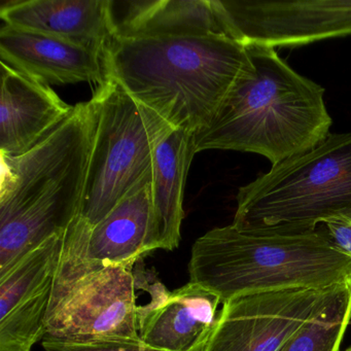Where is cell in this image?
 <instances>
[{
	"mask_svg": "<svg viewBox=\"0 0 351 351\" xmlns=\"http://www.w3.org/2000/svg\"><path fill=\"white\" fill-rule=\"evenodd\" d=\"M106 79L168 125L196 134L234 87L254 73L247 46L227 36L124 38L104 48Z\"/></svg>",
	"mask_w": 351,
	"mask_h": 351,
	"instance_id": "obj_1",
	"label": "cell"
},
{
	"mask_svg": "<svg viewBox=\"0 0 351 351\" xmlns=\"http://www.w3.org/2000/svg\"><path fill=\"white\" fill-rule=\"evenodd\" d=\"M247 48L254 73L232 89L210 124L194 135L195 152L256 154L276 166L330 134L326 90L291 69L276 49Z\"/></svg>",
	"mask_w": 351,
	"mask_h": 351,
	"instance_id": "obj_2",
	"label": "cell"
},
{
	"mask_svg": "<svg viewBox=\"0 0 351 351\" xmlns=\"http://www.w3.org/2000/svg\"><path fill=\"white\" fill-rule=\"evenodd\" d=\"M191 282L221 298L291 289H330L351 279V258L324 226L308 232L215 228L195 241Z\"/></svg>",
	"mask_w": 351,
	"mask_h": 351,
	"instance_id": "obj_3",
	"label": "cell"
},
{
	"mask_svg": "<svg viewBox=\"0 0 351 351\" xmlns=\"http://www.w3.org/2000/svg\"><path fill=\"white\" fill-rule=\"evenodd\" d=\"M234 227L308 232L336 217L351 219V132L330 133L238 191Z\"/></svg>",
	"mask_w": 351,
	"mask_h": 351,
	"instance_id": "obj_4",
	"label": "cell"
},
{
	"mask_svg": "<svg viewBox=\"0 0 351 351\" xmlns=\"http://www.w3.org/2000/svg\"><path fill=\"white\" fill-rule=\"evenodd\" d=\"M97 117L93 98L81 102L27 153L0 155V225L24 213L65 229L79 217Z\"/></svg>",
	"mask_w": 351,
	"mask_h": 351,
	"instance_id": "obj_5",
	"label": "cell"
},
{
	"mask_svg": "<svg viewBox=\"0 0 351 351\" xmlns=\"http://www.w3.org/2000/svg\"><path fill=\"white\" fill-rule=\"evenodd\" d=\"M169 293L143 258L83 273L53 289L45 338L141 341L147 318Z\"/></svg>",
	"mask_w": 351,
	"mask_h": 351,
	"instance_id": "obj_6",
	"label": "cell"
},
{
	"mask_svg": "<svg viewBox=\"0 0 351 351\" xmlns=\"http://www.w3.org/2000/svg\"><path fill=\"white\" fill-rule=\"evenodd\" d=\"M97 124L79 217L94 228L152 172L156 136L164 120L135 101L112 79L93 93Z\"/></svg>",
	"mask_w": 351,
	"mask_h": 351,
	"instance_id": "obj_7",
	"label": "cell"
},
{
	"mask_svg": "<svg viewBox=\"0 0 351 351\" xmlns=\"http://www.w3.org/2000/svg\"><path fill=\"white\" fill-rule=\"evenodd\" d=\"M152 172L94 228L77 217L64 235L53 289L89 271L136 263L154 252Z\"/></svg>",
	"mask_w": 351,
	"mask_h": 351,
	"instance_id": "obj_8",
	"label": "cell"
},
{
	"mask_svg": "<svg viewBox=\"0 0 351 351\" xmlns=\"http://www.w3.org/2000/svg\"><path fill=\"white\" fill-rule=\"evenodd\" d=\"M227 36L244 46L295 48L351 36V0H217Z\"/></svg>",
	"mask_w": 351,
	"mask_h": 351,
	"instance_id": "obj_9",
	"label": "cell"
},
{
	"mask_svg": "<svg viewBox=\"0 0 351 351\" xmlns=\"http://www.w3.org/2000/svg\"><path fill=\"white\" fill-rule=\"evenodd\" d=\"M332 287L263 291L233 298L223 304L203 351H278L317 311Z\"/></svg>",
	"mask_w": 351,
	"mask_h": 351,
	"instance_id": "obj_10",
	"label": "cell"
},
{
	"mask_svg": "<svg viewBox=\"0 0 351 351\" xmlns=\"http://www.w3.org/2000/svg\"><path fill=\"white\" fill-rule=\"evenodd\" d=\"M0 155L15 157L36 147L73 112L51 86L1 61Z\"/></svg>",
	"mask_w": 351,
	"mask_h": 351,
	"instance_id": "obj_11",
	"label": "cell"
},
{
	"mask_svg": "<svg viewBox=\"0 0 351 351\" xmlns=\"http://www.w3.org/2000/svg\"><path fill=\"white\" fill-rule=\"evenodd\" d=\"M3 62L48 86L106 82L101 51L40 32L3 25L0 30Z\"/></svg>",
	"mask_w": 351,
	"mask_h": 351,
	"instance_id": "obj_12",
	"label": "cell"
},
{
	"mask_svg": "<svg viewBox=\"0 0 351 351\" xmlns=\"http://www.w3.org/2000/svg\"><path fill=\"white\" fill-rule=\"evenodd\" d=\"M5 25L104 53L114 38L112 0H24L1 7Z\"/></svg>",
	"mask_w": 351,
	"mask_h": 351,
	"instance_id": "obj_13",
	"label": "cell"
},
{
	"mask_svg": "<svg viewBox=\"0 0 351 351\" xmlns=\"http://www.w3.org/2000/svg\"><path fill=\"white\" fill-rule=\"evenodd\" d=\"M196 155L194 134L164 121L153 149L152 242L154 250H176L182 238L186 176Z\"/></svg>",
	"mask_w": 351,
	"mask_h": 351,
	"instance_id": "obj_14",
	"label": "cell"
},
{
	"mask_svg": "<svg viewBox=\"0 0 351 351\" xmlns=\"http://www.w3.org/2000/svg\"><path fill=\"white\" fill-rule=\"evenodd\" d=\"M217 293L194 282L170 291L151 314L141 332V341L160 351H203L217 320Z\"/></svg>",
	"mask_w": 351,
	"mask_h": 351,
	"instance_id": "obj_15",
	"label": "cell"
},
{
	"mask_svg": "<svg viewBox=\"0 0 351 351\" xmlns=\"http://www.w3.org/2000/svg\"><path fill=\"white\" fill-rule=\"evenodd\" d=\"M114 3V1H112ZM112 9L114 36L124 38L229 36L217 0H133Z\"/></svg>",
	"mask_w": 351,
	"mask_h": 351,
	"instance_id": "obj_16",
	"label": "cell"
},
{
	"mask_svg": "<svg viewBox=\"0 0 351 351\" xmlns=\"http://www.w3.org/2000/svg\"><path fill=\"white\" fill-rule=\"evenodd\" d=\"M64 236H54L0 277V318L54 285Z\"/></svg>",
	"mask_w": 351,
	"mask_h": 351,
	"instance_id": "obj_17",
	"label": "cell"
},
{
	"mask_svg": "<svg viewBox=\"0 0 351 351\" xmlns=\"http://www.w3.org/2000/svg\"><path fill=\"white\" fill-rule=\"evenodd\" d=\"M351 322V279L330 289L317 311L278 351H339Z\"/></svg>",
	"mask_w": 351,
	"mask_h": 351,
	"instance_id": "obj_18",
	"label": "cell"
},
{
	"mask_svg": "<svg viewBox=\"0 0 351 351\" xmlns=\"http://www.w3.org/2000/svg\"><path fill=\"white\" fill-rule=\"evenodd\" d=\"M53 287L0 318V351H30L46 336Z\"/></svg>",
	"mask_w": 351,
	"mask_h": 351,
	"instance_id": "obj_19",
	"label": "cell"
},
{
	"mask_svg": "<svg viewBox=\"0 0 351 351\" xmlns=\"http://www.w3.org/2000/svg\"><path fill=\"white\" fill-rule=\"evenodd\" d=\"M44 351H160L147 346L143 341L89 340L63 341L44 338Z\"/></svg>",
	"mask_w": 351,
	"mask_h": 351,
	"instance_id": "obj_20",
	"label": "cell"
},
{
	"mask_svg": "<svg viewBox=\"0 0 351 351\" xmlns=\"http://www.w3.org/2000/svg\"><path fill=\"white\" fill-rule=\"evenodd\" d=\"M322 226L335 246L351 258V219L336 217Z\"/></svg>",
	"mask_w": 351,
	"mask_h": 351,
	"instance_id": "obj_21",
	"label": "cell"
},
{
	"mask_svg": "<svg viewBox=\"0 0 351 351\" xmlns=\"http://www.w3.org/2000/svg\"><path fill=\"white\" fill-rule=\"evenodd\" d=\"M345 351H351V347H349V348H347Z\"/></svg>",
	"mask_w": 351,
	"mask_h": 351,
	"instance_id": "obj_22",
	"label": "cell"
}]
</instances>
